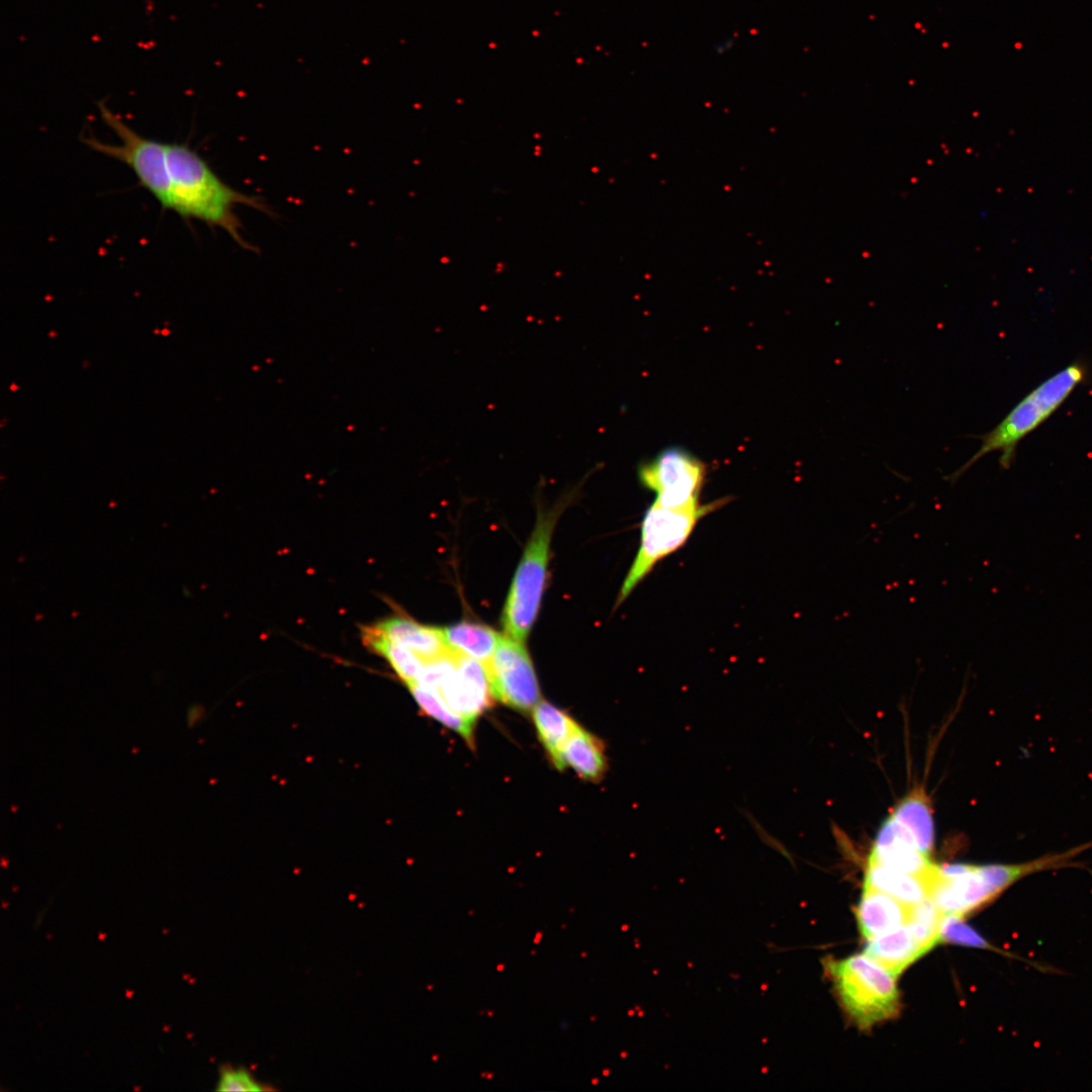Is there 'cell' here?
<instances>
[{
	"mask_svg": "<svg viewBox=\"0 0 1092 1092\" xmlns=\"http://www.w3.org/2000/svg\"><path fill=\"white\" fill-rule=\"evenodd\" d=\"M166 153L171 194L169 210L219 228L240 246L251 249L241 233L235 208L243 204L262 210L264 204L225 184L189 146L166 143Z\"/></svg>",
	"mask_w": 1092,
	"mask_h": 1092,
	"instance_id": "6da1fadb",
	"label": "cell"
},
{
	"mask_svg": "<svg viewBox=\"0 0 1092 1092\" xmlns=\"http://www.w3.org/2000/svg\"><path fill=\"white\" fill-rule=\"evenodd\" d=\"M1077 851L1070 848L1018 863L935 864L926 879L928 899L943 914H965L986 905L1029 875L1075 867Z\"/></svg>",
	"mask_w": 1092,
	"mask_h": 1092,
	"instance_id": "7a4b0ae2",
	"label": "cell"
},
{
	"mask_svg": "<svg viewBox=\"0 0 1092 1092\" xmlns=\"http://www.w3.org/2000/svg\"><path fill=\"white\" fill-rule=\"evenodd\" d=\"M1087 373V366L1083 362L1074 361L1040 382L992 430L975 437L981 441L980 448L945 479L950 483L957 482L976 462L992 452L1000 453L998 462L1001 469L1010 468L1019 443L1062 406L1085 381Z\"/></svg>",
	"mask_w": 1092,
	"mask_h": 1092,
	"instance_id": "3957f363",
	"label": "cell"
},
{
	"mask_svg": "<svg viewBox=\"0 0 1092 1092\" xmlns=\"http://www.w3.org/2000/svg\"><path fill=\"white\" fill-rule=\"evenodd\" d=\"M842 1008L861 1029L890 1019L899 1011L896 976L866 954L823 960Z\"/></svg>",
	"mask_w": 1092,
	"mask_h": 1092,
	"instance_id": "277c9868",
	"label": "cell"
},
{
	"mask_svg": "<svg viewBox=\"0 0 1092 1092\" xmlns=\"http://www.w3.org/2000/svg\"><path fill=\"white\" fill-rule=\"evenodd\" d=\"M567 496L552 510H539L533 533L517 567L503 611L506 634L525 642L538 615L543 596L550 541Z\"/></svg>",
	"mask_w": 1092,
	"mask_h": 1092,
	"instance_id": "5b68a950",
	"label": "cell"
},
{
	"mask_svg": "<svg viewBox=\"0 0 1092 1092\" xmlns=\"http://www.w3.org/2000/svg\"><path fill=\"white\" fill-rule=\"evenodd\" d=\"M723 500L700 505L699 498L678 507H664L656 502L646 510L640 527V544L620 588L616 607L664 557L680 548L704 516L721 507Z\"/></svg>",
	"mask_w": 1092,
	"mask_h": 1092,
	"instance_id": "8992f818",
	"label": "cell"
},
{
	"mask_svg": "<svg viewBox=\"0 0 1092 1092\" xmlns=\"http://www.w3.org/2000/svg\"><path fill=\"white\" fill-rule=\"evenodd\" d=\"M98 109L103 122L116 134L118 143H106L88 135L83 143L91 150L126 165L139 183L147 189L164 209L170 208V177L166 143L136 132L104 102Z\"/></svg>",
	"mask_w": 1092,
	"mask_h": 1092,
	"instance_id": "52a82bcc",
	"label": "cell"
},
{
	"mask_svg": "<svg viewBox=\"0 0 1092 1092\" xmlns=\"http://www.w3.org/2000/svg\"><path fill=\"white\" fill-rule=\"evenodd\" d=\"M484 666L492 697L521 712H530L539 703V685L524 642L500 635Z\"/></svg>",
	"mask_w": 1092,
	"mask_h": 1092,
	"instance_id": "ba28073f",
	"label": "cell"
},
{
	"mask_svg": "<svg viewBox=\"0 0 1092 1092\" xmlns=\"http://www.w3.org/2000/svg\"><path fill=\"white\" fill-rule=\"evenodd\" d=\"M705 465L679 447H669L638 469L640 483L656 493L654 502L678 507L699 498Z\"/></svg>",
	"mask_w": 1092,
	"mask_h": 1092,
	"instance_id": "9c48e42d",
	"label": "cell"
},
{
	"mask_svg": "<svg viewBox=\"0 0 1092 1092\" xmlns=\"http://www.w3.org/2000/svg\"><path fill=\"white\" fill-rule=\"evenodd\" d=\"M437 693L450 709L474 723L492 697L483 663L457 650L456 669Z\"/></svg>",
	"mask_w": 1092,
	"mask_h": 1092,
	"instance_id": "30bf717a",
	"label": "cell"
},
{
	"mask_svg": "<svg viewBox=\"0 0 1092 1092\" xmlns=\"http://www.w3.org/2000/svg\"><path fill=\"white\" fill-rule=\"evenodd\" d=\"M364 627L378 636L405 646L423 662L439 658L451 650L444 639L442 628L423 625L405 617L393 616Z\"/></svg>",
	"mask_w": 1092,
	"mask_h": 1092,
	"instance_id": "8fae6325",
	"label": "cell"
},
{
	"mask_svg": "<svg viewBox=\"0 0 1092 1092\" xmlns=\"http://www.w3.org/2000/svg\"><path fill=\"white\" fill-rule=\"evenodd\" d=\"M912 905L863 887L856 910L861 935L869 940L906 925L911 919Z\"/></svg>",
	"mask_w": 1092,
	"mask_h": 1092,
	"instance_id": "7c38bea8",
	"label": "cell"
},
{
	"mask_svg": "<svg viewBox=\"0 0 1092 1092\" xmlns=\"http://www.w3.org/2000/svg\"><path fill=\"white\" fill-rule=\"evenodd\" d=\"M929 950L906 924L869 939L864 954L897 977Z\"/></svg>",
	"mask_w": 1092,
	"mask_h": 1092,
	"instance_id": "4fadbf2b",
	"label": "cell"
},
{
	"mask_svg": "<svg viewBox=\"0 0 1092 1092\" xmlns=\"http://www.w3.org/2000/svg\"><path fill=\"white\" fill-rule=\"evenodd\" d=\"M565 767H571L582 780L599 783L608 769L604 742L596 735L577 726L562 750Z\"/></svg>",
	"mask_w": 1092,
	"mask_h": 1092,
	"instance_id": "5bb4252c",
	"label": "cell"
},
{
	"mask_svg": "<svg viewBox=\"0 0 1092 1092\" xmlns=\"http://www.w3.org/2000/svg\"><path fill=\"white\" fill-rule=\"evenodd\" d=\"M914 845L929 854L934 845V824L930 801L922 789L907 794L890 814Z\"/></svg>",
	"mask_w": 1092,
	"mask_h": 1092,
	"instance_id": "9a60e30c",
	"label": "cell"
},
{
	"mask_svg": "<svg viewBox=\"0 0 1092 1092\" xmlns=\"http://www.w3.org/2000/svg\"><path fill=\"white\" fill-rule=\"evenodd\" d=\"M864 887L886 893L908 904L928 899L926 882L882 863L868 860Z\"/></svg>",
	"mask_w": 1092,
	"mask_h": 1092,
	"instance_id": "2e32d148",
	"label": "cell"
},
{
	"mask_svg": "<svg viewBox=\"0 0 1092 1092\" xmlns=\"http://www.w3.org/2000/svg\"><path fill=\"white\" fill-rule=\"evenodd\" d=\"M533 719L539 738L553 764L563 769V747L578 726L565 712L550 703L539 702L533 709Z\"/></svg>",
	"mask_w": 1092,
	"mask_h": 1092,
	"instance_id": "e0dca14e",
	"label": "cell"
},
{
	"mask_svg": "<svg viewBox=\"0 0 1092 1092\" xmlns=\"http://www.w3.org/2000/svg\"><path fill=\"white\" fill-rule=\"evenodd\" d=\"M448 646L485 665L493 655L500 634L488 626L462 622L442 628Z\"/></svg>",
	"mask_w": 1092,
	"mask_h": 1092,
	"instance_id": "ac0fdd59",
	"label": "cell"
},
{
	"mask_svg": "<svg viewBox=\"0 0 1092 1092\" xmlns=\"http://www.w3.org/2000/svg\"><path fill=\"white\" fill-rule=\"evenodd\" d=\"M361 639L365 647L388 661L407 687L418 681L424 662L413 651L370 632L364 626L361 628Z\"/></svg>",
	"mask_w": 1092,
	"mask_h": 1092,
	"instance_id": "d6986e66",
	"label": "cell"
},
{
	"mask_svg": "<svg viewBox=\"0 0 1092 1092\" xmlns=\"http://www.w3.org/2000/svg\"><path fill=\"white\" fill-rule=\"evenodd\" d=\"M408 688L424 713L447 728L459 733L465 740L472 743L474 722L450 709L437 692L418 684L411 685Z\"/></svg>",
	"mask_w": 1092,
	"mask_h": 1092,
	"instance_id": "ffe728a7",
	"label": "cell"
},
{
	"mask_svg": "<svg viewBox=\"0 0 1092 1092\" xmlns=\"http://www.w3.org/2000/svg\"><path fill=\"white\" fill-rule=\"evenodd\" d=\"M962 918L963 916L959 914H943L939 924V941L994 949L983 936L966 924Z\"/></svg>",
	"mask_w": 1092,
	"mask_h": 1092,
	"instance_id": "44dd1931",
	"label": "cell"
},
{
	"mask_svg": "<svg viewBox=\"0 0 1092 1092\" xmlns=\"http://www.w3.org/2000/svg\"><path fill=\"white\" fill-rule=\"evenodd\" d=\"M218 1091H265L269 1088L258 1082L253 1075L244 1068H223L217 1085Z\"/></svg>",
	"mask_w": 1092,
	"mask_h": 1092,
	"instance_id": "7402d4cb",
	"label": "cell"
},
{
	"mask_svg": "<svg viewBox=\"0 0 1092 1092\" xmlns=\"http://www.w3.org/2000/svg\"><path fill=\"white\" fill-rule=\"evenodd\" d=\"M734 44V37H728L715 44L714 50L718 55L728 52Z\"/></svg>",
	"mask_w": 1092,
	"mask_h": 1092,
	"instance_id": "603a6c76",
	"label": "cell"
},
{
	"mask_svg": "<svg viewBox=\"0 0 1092 1092\" xmlns=\"http://www.w3.org/2000/svg\"><path fill=\"white\" fill-rule=\"evenodd\" d=\"M160 334H161L162 336H168V335L170 334V330H168V329L164 328V329H162V330H161V333H160Z\"/></svg>",
	"mask_w": 1092,
	"mask_h": 1092,
	"instance_id": "cb8c5ba5",
	"label": "cell"
},
{
	"mask_svg": "<svg viewBox=\"0 0 1092 1092\" xmlns=\"http://www.w3.org/2000/svg\"><path fill=\"white\" fill-rule=\"evenodd\" d=\"M17 388H18V385L16 383H14V382L10 385V390L11 391H16Z\"/></svg>",
	"mask_w": 1092,
	"mask_h": 1092,
	"instance_id": "d4e9b609",
	"label": "cell"
},
{
	"mask_svg": "<svg viewBox=\"0 0 1092 1092\" xmlns=\"http://www.w3.org/2000/svg\"><path fill=\"white\" fill-rule=\"evenodd\" d=\"M55 336H57V333H56L55 331H51V332L49 333V337L53 338V337H55Z\"/></svg>",
	"mask_w": 1092,
	"mask_h": 1092,
	"instance_id": "484cf974",
	"label": "cell"
}]
</instances>
